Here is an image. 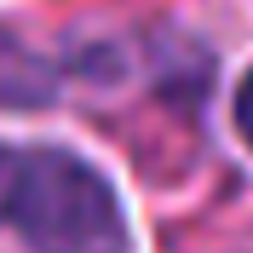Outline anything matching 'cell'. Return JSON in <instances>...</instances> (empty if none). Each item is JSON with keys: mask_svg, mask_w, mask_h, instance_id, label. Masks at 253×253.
Returning a JSON list of instances; mask_svg holds the SVG:
<instances>
[{"mask_svg": "<svg viewBox=\"0 0 253 253\" xmlns=\"http://www.w3.org/2000/svg\"><path fill=\"white\" fill-rule=\"evenodd\" d=\"M0 224H12L35 253H126L110 184L63 150L0 144Z\"/></svg>", "mask_w": 253, "mask_h": 253, "instance_id": "cell-1", "label": "cell"}, {"mask_svg": "<svg viewBox=\"0 0 253 253\" xmlns=\"http://www.w3.org/2000/svg\"><path fill=\"white\" fill-rule=\"evenodd\" d=\"M236 126H242V138L253 144V75L242 81V92H236Z\"/></svg>", "mask_w": 253, "mask_h": 253, "instance_id": "cell-3", "label": "cell"}, {"mask_svg": "<svg viewBox=\"0 0 253 253\" xmlns=\"http://www.w3.org/2000/svg\"><path fill=\"white\" fill-rule=\"evenodd\" d=\"M46 86L52 81L41 69V58H29L12 35L0 29V104H35V98H46Z\"/></svg>", "mask_w": 253, "mask_h": 253, "instance_id": "cell-2", "label": "cell"}]
</instances>
